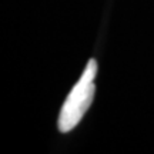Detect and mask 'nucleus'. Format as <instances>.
<instances>
[{
    "label": "nucleus",
    "mask_w": 154,
    "mask_h": 154,
    "mask_svg": "<svg viewBox=\"0 0 154 154\" xmlns=\"http://www.w3.org/2000/svg\"><path fill=\"white\" fill-rule=\"evenodd\" d=\"M97 74V63L94 59L87 63L80 80L67 96L59 116V130L67 133L79 124L86 114L94 97V77Z\"/></svg>",
    "instance_id": "nucleus-1"
}]
</instances>
